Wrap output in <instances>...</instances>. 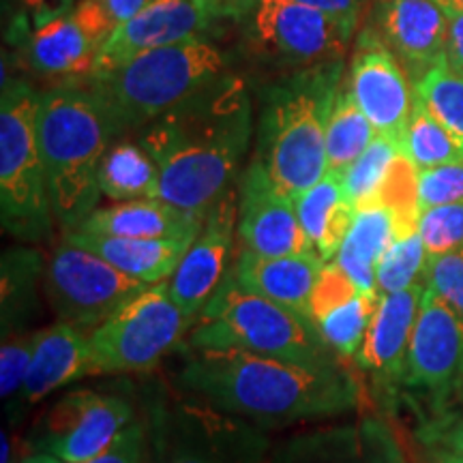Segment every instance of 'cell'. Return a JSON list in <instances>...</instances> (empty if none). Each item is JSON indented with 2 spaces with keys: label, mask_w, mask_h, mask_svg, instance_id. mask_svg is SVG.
Here are the masks:
<instances>
[{
  "label": "cell",
  "mask_w": 463,
  "mask_h": 463,
  "mask_svg": "<svg viewBox=\"0 0 463 463\" xmlns=\"http://www.w3.org/2000/svg\"><path fill=\"white\" fill-rule=\"evenodd\" d=\"M251 136V101L239 75L217 82L153 120L137 144L159 167V200L208 215L230 191Z\"/></svg>",
  "instance_id": "6da1fadb"
},
{
  "label": "cell",
  "mask_w": 463,
  "mask_h": 463,
  "mask_svg": "<svg viewBox=\"0 0 463 463\" xmlns=\"http://www.w3.org/2000/svg\"><path fill=\"white\" fill-rule=\"evenodd\" d=\"M178 380L202 403L253 420L324 419L358 402L356 380L344 364H305L241 350H191Z\"/></svg>",
  "instance_id": "7a4b0ae2"
},
{
  "label": "cell",
  "mask_w": 463,
  "mask_h": 463,
  "mask_svg": "<svg viewBox=\"0 0 463 463\" xmlns=\"http://www.w3.org/2000/svg\"><path fill=\"white\" fill-rule=\"evenodd\" d=\"M42 157L56 222L75 230L99 204V167L120 131L90 86L62 84L42 92L37 114Z\"/></svg>",
  "instance_id": "3957f363"
},
{
  "label": "cell",
  "mask_w": 463,
  "mask_h": 463,
  "mask_svg": "<svg viewBox=\"0 0 463 463\" xmlns=\"http://www.w3.org/2000/svg\"><path fill=\"white\" fill-rule=\"evenodd\" d=\"M339 84L335 61L298 69L266 92L258 159L292 200L328 174L326 129Z\"/></svg>",
  "instance_id": "277c9868"
},
{
  "label": "cell",
  "mask_w": 463,
  "mask_h": 463,
  "mask_svg": "<svg viewBox=\"0 0 463 463\" xmlns=\"http://www.w3.org/2000/svg\"><path fill=\"white\" fill-rule=\"evenodd\" d=\"M225 75L222 52L204 39L144 52L90 78L120 131L146 127Z\"/></svg>",
  "instance_id": "5b68a950"
},
{
  "label": "cell",
  "mask_w": 463,
  "mask_h": 463,
  "mask_svg": "<svg viewBox=\"0 0 463 463\" xmlns=\"http://www.w3.org/2000/svg\"><path fill=\"white\" fill-rule=\"evenodd\" d=\"M189 347L253 352L305 364L337 363L309 317L247 292L232 273L195 320Z\"/></svg>",
  "instance_id": "8992f818"
},
{
  "label": "cell",
  "mask_w": 463,
  "mask_h": 463,
  "mask_svg": "<svg viewBox=\"0 0 463 463\" xmlns=\"http://www.w3.org/2000/svg\"><path fill=\"white\" fill-rule=\"evenodd\" d=\"M42 92L24 80H3L0 101V217L9 234L43 241L52 234L48 174L39 146Z\"/></svg>",
  "instance_id": "52a82bcc"
},
{
  "label": "cell",
  "mask_w": 463,
  "mask_h": 463,
  "mask_svg": "<svg viewBox=\"0 0 463 463\" xmlns=\"http://www.w3.org/2000/svg\"><path fill=\"white\" fill-rule=\"evenodd\" d=\"M194 324L172 298L167 281L148 286L89 335L97 373L146 372Z\"/></svg>",
  "instance_id": "ba28073f"
},
{
  "label": "cell",
  "mask_w": 463,
  "mask_h": 463,
  "mask_svg": "<svg viewBox=\"0 0 463 463\" xmlns=\"http://www.w3.org/2000/svg\"><path fill=\"white\" fill-rule=\"evenodd\" d=\"M146 288L148 283L120 273L67 239L54 249L45 270V292L56 316L80 331H95Z\"/></svg>",
  "instance_id": "9c48e42d"
},
{
  "label": "cell",
  "mask_w": 463,
  "mask_h": 463,
  "mask_svg": "<svg viewBox=\"0 0 463 463\" xmlns=\"http://www.w3.org/2000/svg\"><path fill=\"white\" fill-rule=\"evenodd\" d=\"M266 438L239 416L178 403L157 425L159 463H262Z\"/></svg>",
  "instance_id": "30bf717a"
},
{
  "label": "cell",
  "mask_w": 463,
  "mask_h": 463,
  "mask_svg": "<svg viewBox=\"0 0 463 463\" xmlns=\"http://www.w3.org/2000/svg\"><path fill=\"white\" fill-rule=\"evenodd\" d=\"M116 26L101 0H80L71 14L31 33L26 39L28 67L52 80H89Z\"/></svg>",
  "instance_id": "8fae6325"
},
{
  "label": "cell",
  "mask_w": 463,
  "mask_h": 463,
  "mask_svg": "<svg viewBox=\"0 0 463 463\" xmlns=\"http://www.w3.org/2000/svg\"><path fill=\"white\" fill-rule=\"evenodd\" d=\"M251 15L262 48L300 69L341 61L352 39L337 20L298 0H258Z\"/></svg>",
  "instance_id": "7c38bea8"
},
{
  "label": "cell",
  "mask_w": 463,
  "mask_h": 463,
  "mask_svg": "<svg viewBox=\"0 0 463 463\" xmlns=\"http://www.w3.org/2000/svg\"><path fill=\"white\" fill-rule=\"evenodd\" d=\"M131 419L133 410L123 397L69 392L45 416L39 447L65 463H84L109 447Z\"/></svg>",
  "instance_id": "4fadbf2b"
},
{
  "label": "cell",
  "mask_w": 463,
  "mask_h": 463,
  "mask_svg": "<svg viewBox=\"0 0 463 463\" xmlns=\"http://www.w3.org/2000/svg\"><path fill=\"white\" fill-rule=\"evenodd\" d=\"M236 234L242 249L264 258L316 253L298 222L294 200L277 187L260 159H253L242 178Z\"/></svg>",
  "instance_id": "5bb4252c"
},
{
  "label": "cell",
  "mask_w": 463,
  "mask_h": 463,
  "mask_svg": "<svg viewBox=\"0 0 463 463\" xmlns=\"http://www.w3.org/2000/svg\"><path fill=\"white\" fill-rule=\"evenodd\" d=\"M403 382L438 397L463 382V320L430 286L414 322Z\"/></svg>",
  "instance_id": "9a60e30c"
},
{
  "label": "cell",
  "mask_w": 463,
  "mask_h": 463,
  "mask_svg": "<svg viewBox=\"0 0 463 463\" xmlns=\"http://www.w3.org/2000/svg\"><path fill=\"white\" fill-rule=\"evenodd\" d=\"M236 225H239V206L234 194L228 191L208 211L198 239L191 242L172 279H167L172 298L191 320H198L208 300L228 277L225 270H228Z\"/></svg>",
  "instance_id": "2e32d148"
},
{
  "label": "cell",
  "mask_w": 463,
  "mask_h": 463,
  "mask_svg": "<svg viewBox=\"0 0 463 463\" xmlns=\"http://www.w3.org/2000/svg\"><path fill=\"white\" fill-rule=\"evenodd\" d=\"M350 90L378 136L389 137L402 148L414 95H410L397 58L369 28L361 34L352 61Z\"/></svg>",
  "instance_id": "e0dca14e"
},
{
  "label": "cell",
  "mask_w": 463,
  "mask_h": 463,
  "mask_svg": "<svg viewBox=\"0 0 463 463\" xmlns=\"http://www.w3.org/2000/svg\"><path fill=\"white\" fill-rule=\"evenodd\" d=\"M369 28L416 82L447 58L450 17L433 0H373Z\"/></svg>",
  "instance_id": "ac0fdd59"
},
{
  "label": "cell",
  "mask_w": 463,
  "mask_h": 463,
  "mask_svg": "<svg viewBox=\"0 0 463 463\" xmlns=\"http://www.w3.org/2000/svg\"><path fill=\"white\" fill-rule=\"evenodd\" d=\"M208 22H211V15L198 0H155L131 20L116 26L97 58L90 78H99L118 67L120 62L144 52L195 39L198 33L208 26Z\"/></svg>",
  "instance_id": "d6986e66"
},
{
  "label": "cell",
  "mask_w": 463,
  "mask_h": 463,
  "mask_svg": "<svg viewBox=\"0 0 463 463\" xmlns=\"http://www.w3.org/2000/svg\"><path fill=\"white\" fill-rule=\"evenodd\" d=\"M427 279L422 277L403 292L380 294V305L358 352V364L386 384L405 378L410 341L419 316Z\"/></svg>",
  "instance_id": "ffe728a7"
},
{
  "label": "cell",
  "mask_w": 463,
  "mask_h": 463,
  "mask_svg": "<svg viewBox=\"0 0 463 463\" xmlns=\"http://www.w3.org/2000/svg\"><path fill=\"white\" fill-rule=\"evenodd\" d=\"M324 264L326 262L317 253L264 258L242 249L232 275L247 292L309 317L311 292Z\"/></svg>",
  "instance_id": "44dd1931"
},
{
  "label": "cell",
  "mask_w": 463,
  "mask_h": 463,
  "mask_svg": "<svg viewBox=\"0 0 463 463\" xmlns=\"http://www.w3.org/2000/svg\"><path fill=\"white\" fill-rule=\"evenodd\" d=\"M204 219V215L181 211L159 198H146L97 208L75 230L118 239L195 241Z\"/></svg>",
  "instance_id": "7402d4cb"
},
{
  "label": "cell",
  "mask_w": 463,
  "mask_h": 463,
  "mask_svg": "<svg viewBox=\"0 0 463 463\" xmlns=\"http://www.w3.org/2000/svg\"><path fill=\"white\" fill-rule=\"evenodd\" d=\"M97 373L89 335L58 322L39 331L31 367L24 380V403H37L52 391Z\"/></svg>",
  "instance_id": "603a6c76"
},
{
  "label": "cell",
  "mask_w": 463,
  "mask_h": 463,
  "mask_svg": "<svg viewBox=\"0 0 463 463\" xmlns=\"http://www.w3.org/2000/svg\"><path fill=\"white\" fill-rule=\"evenodd\" d=\"M65 239L103 258L120 273L148 286L172 279L194 242L174 239H118V236L92 234L82 230H69Z\"/></svg>",
  "instance_id": "cb8c5ba5"
},
{
  "label": "cell",
  "mask_w": 463,
  "mask_h": 463,
  "mask_svg": "<svg viewBox=\"0 0 463 463\" xmlns=\"http://www.w3.org/2000/svg\"><path fill=\"white\" fill-rule=\"evenodd\" d=\"M298 222L324 262H333L354 222L356 206L347 198L344 176L328 172L294 198Z\"/></svg>",
  "instance_id": "d4e9b609"
},
{
  "label": "cell",
  "mask_w": 463,
  "mask_h": 463,
  "mask_svg": "<svg viewBox=\"0 0 463 463\" xmlns=\"http://www.w3.org/2000/svg\"><path fill=\"white\" fill-rule=\"evenodd\" d=\"M395 239V219L384 206L367 204L356 208L352 228L333 262L344 269L361 292L380 294L375 269Z\"/></svg>",
  "instance_id": "484cf974"
},
{
  "label": "cell",
  "mask_w": 463,
  "mask_h": 463,
  "mask_svg": "<svg viewBox=\"0 0 463 463\" xmlns=\"http://www.w3.org/2000/svg\"><path fill=\"white\" fill-rule=\"evenodd\" d=\"M99 189L116 202L159 198V167L140 144H114L99 167Z\"/></svg>",
  "instance_id": "4316f807"
},
{
  "label": "cell",
  "mask_w": 463,
  "mask_h": 463,
  "mask_svg": "<svg viewBox=\"0 0 463 463\" xmlns=\"http://www.w3.org/2000/svg\"><path fill=\"white\" fill-rule=\"evenodd\" d=\"M378 131L358 108L350 89L339 90L326 129L328 172L344 176L354 161L375 140Z\"/></svg>",
  "instance_id": "83f0119b"
},
{
  "label": "cell",
  "mask_w": 463,
  "mask_h": 463,
  "mask_svg": "<svg viewBox=\"0 0 463 463\" xmlns=\"http://www.w3.org/2000/svg\"><path fill=\"white\" fill-rule=\"evenodd\" d=\"M402 153L419 167V172L449 164H463L461 144L444 129V125H439L433 118L425 103L416 95L408 127H405L403 133Z\"/></svg>",
  "instance_id": "f1b7e54d"
},
{
  "label": "cell",
  "mask_w": 463,
  "mask_h": 463,
  "mask_svg": "<svg viewBox=\"0 0 463 463\" xmlns=\"http://www.w3.org/2000/svg\"><path fill=\"white\" fill-rule=\"evenodd\" d=\"M419 167L399 153L386 172L378 194L372 204L384 206L395 219L397 239L416 234L420 219V198H419Z\"/></svg>",
  "instance_id": "f546056e"
},
{
  "label": "cell",
  "mask_w": 463,
  "mask_h": 463,
  "mask_svg": "<svg viewBox=\"0 0 463 463\" xmlns=\"http://www.w3.org/2000/svg\"><path fill=\"white\" fill-rule=\"evenodd\" d=\"M380 305V294L361 292L350 303L341 305L339 309L324 316L316 322L317 333L335 354L339 356H358L361 347L372 326L375 311Z\"/></svg>",
  "instance_id": "4dcf8cb0"
},
{
  "label": "cell",
  "mask_w": 463,
  "mask_h": 463,
  "mask_svg": "<svg viewBox=\"0 0 463 463\" xmlns=\"http://www.w3.org/2000/svg\"><path fill=\"white\" fill-rule=\"evenodd\" d=\"M412 92L463 148V78L450 71L447 58L414 82Z\"/></svg>",
  "instance_id": "1f68e13d"
},
{
  "label": "cell",
  "mask_w": 463,
  "mask_h": 463,
  "mask_svg": "<svg viewBox=\"0 0 463 463\" xmlns=\"http://www.w3.org/2000/svg\"><path fill=\"white\" fill-rule=\"evenodd\" d=\"M399 153H402V148L395 142L384 136H375L367 150L344 174V187L352 204L356 208L372 204L392 159Z\"/></svg>",
  "instance_id": "d6a6232c"
},
{
  "label": "cell",
  "mask_w": 463,
  "mask_h": 463,
  "mask_svg": "<svg viewBox=\"0 0 463 463\" xmlns=\"http://www.w3.org/2000/svg\"><path fill=\"white\" fill-rule=\"evenodd\" d=\"M427 264H430V256H427V249L422 245L419 232L403 236V239H395L389 251L382 256L378 269H375L378 292H403V289L414 286L416 281L425 277Z\"/></svg>",
  "instance_id": "836d02e7"
},
{
  "label": "cell",
  "mask_w": 463,
  "mask_h": 463,
  "mask_svg": "<svg viewBox=\"0 0 463 463\" xmlns=\"http://www.w3.org/2000/svg\"><path fill=\"white\" fill-rule=\"evenodd\" d=\"M419 234L430 258L461 251L463 204H442L420 211Z\"/></svg>",
  "instance_id": "e575fe53"
},
{
  "label": "cell",
  "mask_w": 463,
  "mask_h": 463,
  "mask_svg": "<svg viewBox=\"0 0 463 463\" xmlns=\"http://www.w3.org/2000/svg\"><path fill=\"white\" fill-rule=\"evenodd\" d=\"M37 333H11L3 337L0 352V386L3 399L9 402V414L15 412V402L24 403V380L31 367V358L37 345Z\"/></svg>",
  "instance_id": "d590c367"
},
{
  "label": "cell",
  "mask_w": 463,
  "mask_h": 463,
  "mask_svg": "<svg viewBox=\"0 0 463 463\" xmlns=\"http://www.w3.org/2000/svg\"><path fill=\"white\" fill-rule=\"evenodd\" d=\"M358 294H361V289L344 273V269L337 262H326L317 275L314 292H311L309 320L316 324L331 311L339 309L341 305L350 303Z\"/></svg>",
  "instance_id": "8d00e7d4"
},
{
  "label": "cell",
  "mask_w": 463,
  "mask_h": 463,
  "mask_svg": "<svg viewBox=\"0 0 463 463\" xmlns=\"http://www.w3.org/2000/svg\"><path fill=\"white\" fill-rule=\"evenodd\" d=\"M33 253L14 251L3 260V326L14 322L17 311L26 309V297H31L33 275L37 270H28L33 262Z\"/></svg>",
  "instance_id": "74e56055"
},
{
  "label": "cell",
  "mask_w": 463,
  "mask_h": 463,
  "mask_svg": "<svg viewBox=\"0 0 463 463\" xmlns=\"http://www.w3.org/2000/svg\"><path fill=\"white\" fill-rule=\"evenodd\" d=\"M420 211L442 204H463V164H449L419 174Z\"/></svg>",
  "instance_id": "f35d334b"
},
{
  "label": "cell",
  "mask_w": 463,
  "mask_h": 463,
  "mask_svg": "<svg viewBox=\"0 0 463 463\" xmlns=\"http://www.w3.org/2000/svg\"><path fill=\"white\" fill-rule=\"evenodd\" d=\"M427 286L447 300V305L463 320V249L447 256L430 258L425 270Z\"/></svg>",
  "instance_id": "ab89813d"
},
{
  "label": "cell",
  "mask_w": 463,
  "mask_h": 463,
  "mask_svg": "<svg viewBox=\"0 0 463 463\" xmlns=\"http://www.w3.org/2000/svg\"><path fill=\"white\" fill-rule=\"evenodd\" d=\"M146 449V431L142 422H129L114 442L84 463H142Z\"/></svg>",
  "instance_id": "60d3db41"
},
{
  "label": "cell",
  "mask_w": 463,
  "mask_h": 463,
  "mask_svg": "<svg viewBox=\"0 0 463 463\" xmlns=\"http://www.w3.org/2000/svg\"><path fill=\"white\" fill-rule=\"evenodd\" d=\"M298 3L328 14L350 34L356 31L358 20H361L364 7V0H298Z\"/></svg>",
  "instance_id": "b9f144b4"
},
{
  "label": "cell",
  "mask_w": 463,
  "mask_h": 463,
  "mask_svg": "<svg viewBox=\"0 0 463 463\" xmlns=\"http://www.w3.org/2000/svg\"><path fill=\"white\" fill-rule=\"evenodd\" d=\"M14 3L20 5L24 14L31 15L34 28L71 14L75 7L73 0H14Z\"/></svg>",
  "instance_id": "7bdbcfd3"
},
{
  "label": "cell",
  "mask_w": 463,
  "mask_h": 463,
  "mask_svg": "<svg viewBox=\"0 0 463 463\" xmlns=\"http://www.w3.org/2000/svg\"><path fill=\"white\" fill-rule=\"evenodd\" d=\"M449 42H447V65L453 73L463 78V14L449 15Z\"/></svg>",
  "instance_id": "ee69618b"
},
{
  "label": "cell",
  "mask_w": 463,
  "mask_h": 463,
  "mask_svg": "<svg viewBox=\"0 0 463 463\" xmlns=\"http://www.w3.org/2000/svg\"><path fill=\"white\" fill-rule=\"evenodd\" d=\"M211 17H228V20H242L256 7L258 0H198Z\"/></svg>",
  "instance_id": "f6af8a7d"
},
{
  "label": "cell",
  "mask_w": 463,
  "mask_h": 463,
  "mask_svg": "<svg viewBox=\"0 0 463 463\" xmlns=\"http://www.w3.org/2000/svg\"><path fill=\"white\" fill-rule=\"evenodd\" d=\"M109 11V15L114 17L116 24H123V22L131 20L133 15H137L144 11L148 5H153L155 0H101Z\"/></svg>",
  "instance_id": "bcb514c9"
},
{
  "label": "cell",
  "mask_w": 463,
  "mask_h": 463,
  "mask_svg": "<svg viewBox=\"0 0 463 463\" xmlns=\"http://www.w3.org/2000/svg\"><path fill=\"white\" fill-rule=\"evenodd\" d=\"M439 444L447 450L463 453V408L449 425L442 427V431H439Z\"/></svg>",
  "instance_id": "7dc6e473"
},
{
  "label": "cell",
  "mask_w": 463,
  "mask_h": 463,
  "mask_svg": "<svg viewBox=\"0 0 463 463\" xmlns=\"http://www.w3.org/2000/svg\"><path fill=\"white\" fill-rule=\"evenodd\" d=\"M372 463H405L395 442L389 436H384V431H378V442H375Z\"/></svg>",
  "instance_id": "c3c4849f"
},
{
  "label": "cell",
  "mask_w": 463,
  "mask_h": 463,
  "mask_svg": "<svg viewBox=\"0 0 463 463\" xmlns=\"http://www.w3.org/2000/svg\"><path fill=\"white\" fill-rule=\"evenodd\" d=\"M438 7H442L449 15H459L463 14V0H433Z\"/></svg>",
  "instance_id": "681fc988"
},
{
  "label": "cell",
  "mask_w": 463,
  "mask_h": 463,
  "mask_svg": "<svg viewBox=\"0 0 463 463\" xmlns=\"http://www.w3.org/2000/svg\"><path fill=\"white\" fill-rule=\"evenodd\" d=\"M438 463H463V453H455V450L442 449L436 457Z\"/></svg>",
  "instance_id": "f907efd6"
},
{
  "label": "cell",
  "mask_w": 463,
  "mask_h": 463,
  "mask_svg": "<svg viewBox=\"0 0 463 463\" xmlns=\"http://www.w3.org/2000/svg\"><path fill=\"white\" fill-rule=\"evenodd\" d=\"M22 463H65V461H61L58 457L50 455V453H39V455L28 457V459H24Z\"/></svg>",
  "instance_id": "816d5d0a"
}]
</instances>
